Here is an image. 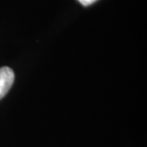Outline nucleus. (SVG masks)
Masks as SVG:
<instances>
[{"mask_svg":"<svg viewBox=\"0 0 147 147\" xmlns=\"http://www.w3.org/2000/svg\"><path fill=\"white\" fill-rule=\"evenodd\" d=\"M14 81V73L9 67L0 68V99L7 95Z\"/></svg>","mask_w":147,"mask_h":147,"instance_id":"1","label":"nucleus"},{"mask_svg":"<svg viewBox=\"0 0 147 147\" xmlns=\"http://www.w3.org/2000/svg\"><path fill=\"white\" fill-rule=\"evenodd\" d=\"M78 1L83 6H89L91 4H93V3H95L96 0H78Z\"/></svg>","mask_w":147,"mask_h":147,"instance_id":"2","label":"nucleus"}]
</instances>
